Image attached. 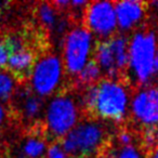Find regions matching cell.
<instances>
[{
  "mask_svg": "<svg viewBox=\"0 0 158 158\" xmlns=\"http://www.w3.org/2000/svg\"><path fill=\"white\" fill-rule=\"evenodd\" d=\"M82 118L80 103H77V92L68 86L59 89L51 100L44 120L49 143L61 141Z\"/></svg>",
  "mask_w": 158,
  "mask_h": 158,
  "instance_id": "6da1fadb",
  "label": "cell"
},
{
  "mask_svg": "<svg viewBox=\"0 0 158 158\" xmlns=\"http://www.w3.org/2000/svg\"><path fill=\"white\" fill-rule=\"evenodd\" d=\"M112 138L110 128L99 119L82 117L61 144L67 158H90Z\"/></svg>",
  "mask_w": 158,
  "mask_h": 158,
  "instance_id": "7a4b0ae2",
  "label": "cell"
},
{
  "mask_svg": "<svg viewBox=\"0 0 158 158\" xmlns=\"http://www.w3.org/2000/svg\"><path fill=\"white\" fill-rule=\"evenodd\" d=\"M155 31L145 29L136 33L129 44V69L138 86H147L158 76V48Z\"/></svg>",
  "mask_w": 158,
  "mask_h": 158,
  "instance_id": "3957f363",
  "label": "cell"
},
{
  "mask_svg": "<svg viewBox=\"0 0 158 158\" xmlns=\"http://www.w3.org/2000/svg\"><path fill=\"white\" fill-rule=\"evenodd\" d=\"M130 89H133V87L126 82L102 78L97 84L92 118H102L104 120L115 121L116 123H123Z\"/></svg>",
  "mask_w": 158,
  "mask_h": 158,
  "instance_id": "277c9868",
  "label": "cell"
},
{
  "mask_svg": "<svg viewBox=\"0 0 158 158\" xmlns=\"http://www.w3.org/2000/svg\"><path fill=\"white\" fill-rule=\"evenodd\" d=\"M91 46L92 35L82 25H77L65 35L63 40L64 68L70 78L85 67L91 52Z\"/></svg>",
  "mask_w": 158,
  "mask_h": 158,
  "instance_id": "5b68a950",
  "label": "cell"
},
{
  "mask_svg": "<svg viewBox=\"0 0 158 158\" xmlns=\"http://www.w3.org/2000/svg\"><path fill=\"white\" fill-rule=\"evenodd\" d=\"M62 72L61 60L56 53L49 50L41 54L31 77L34 92L41 98L52 94L59 88Z\"/></svg>",
  "mask_w": 158,
  "mask_h": 158,
  "instance_id": "8992f818",
  "label": "cell"
},
{
  "mask_svg": "<svg viewBox=\"0 0 158 158\" xmlns=\"http://www.w3.org/2000/svg\"><path fill=\"white\" fill-rule=\"evenodd\" d=\"M81 25L100 38H110L116 34V12L112 1H88L82 14Z\"/></svg>",
  "mask_w": 158,
  "mask_h": 158,
  "instance_id": "52a82bcc",
  "label": "cell"
},
{
  "mask_svg": "<svg viewBox=\"0 0 158 158\" xmlns=\"http://www.w3.org/2000/svg\"><path fill=\"white\" fill-rule=\"evenodd\" d=\"M133 93L130 123L136 130L139 127L141 130L158 128V87L140 88Z\"/></svg>",
  "mask_w": 158,
  "mask_h": 158,
  "instance_id": "ba28073f",
  "label": "cell"
},
{
  "mask_svg": "<svg viewBox=\"0 0 158 158\" xmlns=\"http://www.w3.org/2000/svg\"><path fill=\"white\" fill-rule=\"evenodd\" d=\"M22 130L16 147V158H44L47 154L48 136L44 120Z\"/></svg>",
  "mask_w": 158,
  "mask_h": 158,
  "instance_id": "9c48e42d",
  "label": "cell"
},
{
  "mask_svg": "<svg viewBox=\"0 0 158 158\" xmlns=\"http://www.w3.org/2000/svg\"><path fill=\"white\" fill-rule=\"evenodd\" d=\"M115 12L118 24L123 31H130L136 27L146 16L148 2L144 1H116Z\"/></svg>",
  "mask_w": 158,
  "mask_h": 158,
  "instance_id": "30bf717a",
  "label": "cell"
},
{
  "mask_svg": "<svg viewBox=\"0 0 158 158\" xmlns=\"http://www.w3.org/2000/svg\"><path fill=\"white\" fill-rule=\"evenodd\" d=\"M14 79L6 69L0 70V101L9 102L13 93L15 92Z\"/></svg>",
  "mask_w": 158,
  "mask_h": 158,
  "instance_id": "8fae6325",
  "label": "cell"
},
{
  "mask_svg": "<svg viewBox=\"0 0 158 158\" xmlns=\"http://www.w3.org/2000/svg\"><path fill=\"white\" fill-rule=\"evenodd\" d=\"M116 148L117 146L114 142V139L112 138L99 149V152L95 154L94 158H116Z\"/></svg>",
  "mask_w": 158,
  "mask_h": 158,
  "instance_id": "7c38bea8",
  "label": "cell"
},
{
  "mask_svg": "<svg viewBox=\"0 0 158 158\" xmlns=\"http://www.w3.org/2000/svg\"><path fill=\"white\" fill-rule=\"evenodd\" d=\"M44 158H67L63 147H62L61 141L53 142L49 145V148L47 151L46 157Z\"/></svg>",
  "mask_w": 158,
  "mask_h": 158,
  "instance_id": "4fadbf2b",
  "label": "cell"
},
{
  "mask_svg": "<svg viewBox=\"0 0 158 158\" xmlns=\"http://www.w3.org/2000/svg\"><path fill=\"white\" fill-rule=\"evenodd\" d=\"M118 158H140V152L135 147V145L125 146L119 152Z\"/></svg>",
  "mask_w": 158,
  "mask_h": 158,
  "instance_id": "5bb4252c",
  "label": "cell"
},
{
  "mask_svg": "<svg viewBox=\"0 0 158 158\" xmlns=\"http://www.w3.org/2000/svg\"><path fill=\"white\" fill-rule=\"evenodd\" d=\"M5 123H14V121H13V119H12L8 103H7V105H3V104L0 103V127Z\"/></svg>",
  "mask_w": 158,
  "mask_h": 158,
  "instance_id": "9a60e30c",
  "label": "cell"
},
{
  "mask_svg": "<svg viewBox=\"0 0 158 158\" xmlns=\"http://www.w3.org/2000/svg\"><path fill=\"white\" fill-rule=\"evenodd\" d=\"M7 60H8L7 50H6V47H5V44H3V42L0 39V67L5 68Z\"/></svg>",
  "mask_w": 158,
  "mask_h": 158,
  "instance_id": "2e32d148",
  "label": "cell"
},
{
  "mask_svg": "<svg viewBox=\"0 0 158 158\" xmlns=\"http://www.w3.org/2000/svg\"><path fill=\"white\" fill-rule=\"evenodd\" d=\"M12 5H13V2H10V1H0V16L6 11H8Z\"/></svg>",
  "mask_w": 158,
  "mask_h": 158,
  "instance_id": "e0dca14e",
  "label": "cell"
},
{
  "mask_svg": "<svg viewBox=\"0 0 158 158\" xmlns=\"http://www.w3.org/2000/svg\"><path fill=\"white\" fill-rule=\"evenodd\" d=\"M145 158H158V143H157V145L145 156Z\"/></svg>",
  "mask_w": 158,
  "mask_h": 158,
  "instance_id": "ac0fdd59",
  "label": "cell"
}]
</instances>
